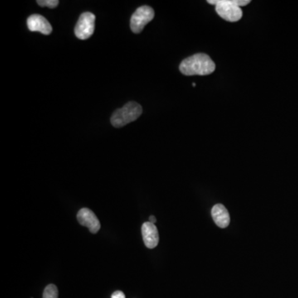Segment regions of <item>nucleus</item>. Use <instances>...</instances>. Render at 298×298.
I'll return each instance as SVG.
<instances>
[{
	"mask_svg": "<svg viewBox=\"0 0 298 298\" xmlns=\"http://www.w3.org/2000/svg\"><path fill=\"white\" fill-rule=\"evenodd\" d=\"M179 69L185 75H207L216 70V64L208 55L198 53L183 60Z\"/></svg>",
	"mask_w": 298,
	"mask_h": 298,
	"instance_id": "obj_1",
	"label": "nucleus"
},
{
	"mask_svg": "<svg viewBox=\"0 0 298 298\" xmlns=\"http://www.w3.org/2000/svg\"><path fill=\"white\" fill-rule=\"evenodd\" d=\"M210 4L216 5V11L220 17L228 22H237L241 19V7L250 3V0H209Z\"/></svg>",
	"mask_w": 298,
	"mask_h": 298,
	"instance_id": "obj_2",
	"label": "nucleus"
},
{
	"mask_svg": "<svg viewBox=\"0 0 298 298\" xmlns=\"http://www.w3.org/2000/svg\"><path fill=\"white\" fill-rule=\"evenodd\" d=\"M142 113L143 109L140 104L136 102H129L123 108L114 112L110 121L115 128H121L136 120Z\"/></svg>",
	"mask_w": 298,
	"mask_h": 298,
	"instance_id": "obj_3",
	"label": "nucleus"
},
{
	"mask_svg": "<svg viewBox=\"0 0 298 298\" xmlns=\"http://www.w3.org/2000/svg\"><path fill=\"white\" fill-rule=\"evenodd\" d=\"M154 17V11L149 6H142L132 15L130 27L134 33H139Z\"/></svg>",
	"mask_w": 298,
	"mask_h": 298,
	"instance_id": "obj_4",
	"label": "nucleus"
},
{
	"mask_svg": "<svg viewBox=\"0 0 298 298\" xmlns=\"http://www.w3.org/2000/svg\"><path fill=\"white\" fill-rule=\"evenodd\" d=\"M95 16L92 12H83L75 25V34L81 40L90 38L95 31Z\"/></svg>",
	"mask_w": 298,
	"mask_h": 298,
	"instance_id": "obj_5",
	"label": "nucleus"
},
{
	"mask_svg": "<svg viewBox=\"0 0 298 298\" xmlns=\"http://www.w3.org/2000/svg\"><path fill=\"white\" fill-rule=\"evenodd\" d=\"M77 220L81 226H85L93 234H96L100 229L99 219L90 209L82 208L77 214Z\"/></svg>",
	"mask_w": 298,
	"mask_h": 298,
	"instance_id": "obj_6",
	"label": "nucleus"
},
{
	"mask_svg": "<svg viewBox=\"0 0 298 298\" xmlns=\"http://www.w3.org/2000/svg\"><path fill=\"white\" fill-rule=\"evenodd\" d=\"M27 24L31 32H40L44 35H49L52 31L50 22L41 15H31L27 18Z\"/></svg>",
	"mask_w": 298,
	"mask_h": 298,
	"instance_id": "obj_7",
	"label": "nucleus"
},
{
	"mask_svg": "<svg viewBox=\"0 0 298 298\" xmlns=\"http://www.w3.org/2000/svg\"><path fill=\"white\" fill-rule=\"evenodd\" d=\"M142 235L146 247L154 249L159 242V235L155 225L151 222H145L142 226Z\"/></svg>",
	"mask_w": 298,
	"mask_h": 298,
	"instance_id": "obj_8",
	"label": "nucleus"
},
{
	"mask_svg": "<svg viewBox=\"0 0 298 298\" xmlns=\"http://www.w3.org/2000/svg\"><path fill=\"white\" fill-rule=\"evenodd\" d=\"M211 215H212V218H213L215 223L219 227L226 228L230 225V222H231L230 214H229L227 209L223 205H221V204L215 205L211 211Z\"/></svg>",
	"mask_w": 298,
	"mask_h": 298,
	"instance_id": "obj_9",
	"label": "nucleus"
},
{
	"mask_svg": "<svg viewBox=\"0 0 298 298\" xmlns=\"http://www.w3.org/2000/svg\"><path fill=\"white\" fill-rule=\"evenodd\" d=\"M42 298H58V289L54 284H49L44 290Z\"/></svg>",
	"mask_w": 298,
	"mask_h": 298,
	"instance_id": "obj_10",
	"label": "nucleus"
},
{
	"mask_svg": "<svg viewBox=\"0 0 298 298\" xmlns=\"http://www.w3.org/2000/svg\"><path fill=\"white\" fill-rule=\"evenodd\" d=\"M36 3L41 6V7H48L50 8H54V7L58 6V0H37Z\"/></svg>",
	"mask_w": 298,
	"mask_h": 298,
	"instance_id": "obj_11",
	"label": "nucleus"
},
{
	"mask_svg": "<svg viewBox=\"0 0 298 298\" xmlns=\"http://www.w3.org/2000/svg\"><path fill=\"white\" fill-rule=\"evenodd\" d=\"M111 298H125V295L121 291H115L112 294Z\"/></svg>",
	"mask_w": 298,
	"mask_h": 298,
	"instance_id": "obj_12",
	"label": "nucleus"
},
{
	"mask_svg": "<svg viewBox=\"0 0 298 298\" xmlns=\"http://www.w3.org/2000/svg\"><path fill=\"white\" fill-rule=\"evenodd\" d=\"M156 221H157V219L155 218V216H149V222H151V223L154 224L156 223Z\"/></svg>",
	"mask_w": 298,
	"mask_h": 298,
	"instance_id": "obj_13",
	"label": "nucleus"
}]
</instances>
